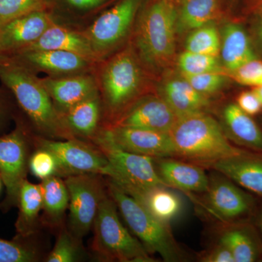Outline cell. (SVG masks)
I'll list each match as a JSON object with an SVG mask.
<instances>
[{"label":"cell","instance_id":"1","mask_svg":"<svg viewBox=\"0 0 262 262\" xmlns=\"http://www.w3.org/2000/svg\"><path fill=\"white\" fill-rule=\"evenodd\" d=\"M0 81L14 98L34 134L52 139H74L37 74L1 57Z\"/></svg>","mask_w":262,"mask_h":262},{"label":"cell","instance_id":"2","mask_svg":"<svg viewBox=\"0 0 262 262\" xmlns=\"http://www.w3.org/2000/svg\"><path fill=\"white\" fill-rule=\"evenodd\" d=\"M94 74L102 103L103 126H106L142 97V65L130 45L98 61Z\"/></svg>","mask_w":262,"mask_h":262},{"label":"cell","instance_id":"3","mask_svg":"<svg viewBox=\"0 0 262 262\" xmlns=\"http://www.w3.org/2000/svg\"><path fill=\"white\" fill-rule=\"evenodd\" d=\"M169 134L176 158L201 166L244 151L231 144L222 125L206 113L180 117Z\"/></svg>","mask_w":262,"mask_h":262},{"label":"cell","instance_id":"4","mask_svg":"<svg viewBox=\"0 0 262 262\" xmlns=\"http://www.w3.org/2000/svg\"><path fill=\"white\" fill-rule=\"evenodd\" d=\"M178 13L169 0H159L138 13L130 45L141 65L163 68L173 58Z\"/></svg>","mask_w":262,"mask_h":262},{"label":"cell","instance_id":"5","mask_svg":"<svg viewBox=\"0 0 262 262\" xmlns=\"http://www.w3.org/2000/svg\"><path fill=\"white\" fill-rule=\"evenodd\" d=\"M107 189L129 229L150 253L163 261H187V254L176 241L168 223L151 215L139 201L108 179Z\"/></svg>","mask_w":262,"mask_h":262},{"label":"cell","instance_id":"6","mask_svg":"<svg viewBox=\"0 0 262 262\" xmlns=\"http://www.w3.org/2000/svg\"><path fill=\"white\" fill-rule=\"evenodd\" d=\"M118 208L107 192L100 204L93 230L91 249L103 261L154 262L155 258L122 224Z\"/></svg>","mask_w":262,"mask_h":262},{"label":"cell","instance_id":"7","mask_svg":"<svg viewBox=\"0 0 262 262\" xmlns=\"http://www.w3.org/2000/svg\"><path fill=\"white\" fill-rule=\"evenodd\" d=\"M13 121V130L0 135V177L6 190V195L0 203L3 213L17 207L20 187L27 179L29 159L34 149V132L19 108Z\"/></svg>","mask_w":262,"mask_h":262},{"label":"cell","instance_id":"8","mask_svg":"<svg viewBox=\"0 0 262 262\" xmlns=\"http://www.w3.org/2000/svg\"><path fill=\"white\" fill-rule=\"evenodd\" d=\"M91 142L102 151L113 168V177L108 179L125 192L157 186L169 187L157 171L154 158L119 147L103 127Z\"/></svg>","mask_w":262,"mask_h":262},{"label":"cell","instance_id":"9","mask_svg":"<svg viewBox=\"0 0 262 262\" xmlns=\"http://www.w3.org/2000/svg\"><path fill=\"white\" fill-rule=\"evenodd\" d=\"M34 148L49 150L56 156L62 178L79 174H98L113 177V168L105 155L93 143L74 138L52 139L33 134Z\"/></svg>","mask_w":262,"mask_h":262},{"label":"cell","instance_id":"10","mask_svg":"<svg viewBox=\"0 0 262 262\" xmlns=\"http://www.w3.org/2000/svg\"><path fill=\"white\" fill-rule=\"evenodd\" d=\"M104 177L98 174H79L65 177L70 195L67 228L82 239L93 229L98 208L107 192Z\"/></svg>","mask_w":262,"mask_h":262},{"label":"cell","instance_id":"11","mask_svg":"<svg viewBox=\"0 0 262 262\" xmlns=\"http://www.w3.org/2000/svg\"><path fill=\"white\" fill-rule=\"evenodd\" d=\"M143 0H120L83 30L99 61L122 44L135 23Z\"/></svg>","mask_w":262,"mask_h":262},{"label":"cell","instance_id":"12","mask_svg":"<svg viewBox=\"0 0 262 262\" xmlns=\"http://www.w3.org/2000/svg\"><path fill=\"white\" fill-rule=\"evenodd\" d=\"M210 178L204 206L210 214L225 224L237 223L252 211V196L225 176Z\"/></svg>","mask_w":262,"mask_h":262},{"label":"cell","instance_id":"13","mask_svg":"<svg viewBox=\"0 0 262 262\" xmlns=\"http://www.w3.org/2000/svg\"><path fill=\"white\" fill-rule=\"evenodd\" d=\"M7 58L37 75L42 72L53 77L94 72L98 62L71 52L53 50L19 52Z\"/></svg>","mask_w":262,"mask_h":262},{"label":"cell","instance_id":"14","mask_svg":"<svg viewBox=\"0 0 262 262\" xmlns=\"http://www.w3.org/2000/svg\"><path fill=\"white\" fill-rule=\"evenodd\" d=\"M58 22L49 8L31 12L0 25V57H9L35 42Z\"/></svg>","mask_w":262,"mask_h":262},{"label":"cell","instance_id":"15","mask_svg":"<svg viewBox=\"0 0 262 262\" xmlns=\"http://www.w3.org/2000/svg\"><path fill=\"white\" fill-rule=\"evenodd\" d=\"M103 127L111 140L122 149L152 158H176L169 133L134 127Z\"/></svg>","mask_w":262,"mask_h":262},{"label":"cell","instance_id":"16","mask_svg":"<svg viewBox=\"0 0 262 262\" xmlns=\"http://www.w3.org/2000/svg\"><path fill=\"white\" fill-rule=\"evenodd\" d=\"M179 117L162 97L142 96L106 126L139 127L169 133Z\"/></svg>","mask_w":262,"mask_h":262},{"label":"cell","instance_id":"17","mask_svg":"<svg viewBox=\"0 0 262 262\" xmlns=\"http://www.w3.org/2000/svg\"><path fill=\"white\" fill-rule=\"evenodd\" d=\"M40 80L59 114L98 93L94 72Z\"/></svg>","mask_w":262,"mask_h":262},{"label":"cell","instance_id":"18","mask_svg":"<svg viewBox=\"0 0 262 262\" xmlns=\"http://www.w3.org/2000/svg\"><path fill=\"white\" fill-rule=\"evenodd\" d=\"M160 178L169 187L186 193H206L209 186L208 177L201 165L179 158H154Z\"/></svg>","mask_w":262,"mask_h":262},{"label":"cell","instance_id":"19","mask_svg":"<svg viewBox=\"0 0 262 262\" xmlns=\"http://www.w3.org/2000/svg\"><path fill=\"white\" fill-rule=\"evenodd\" d=\"M208 168L232 180L250 192L262 196V153L243 151L211 164Z\"/></svg>","mask_w":262,"mask_h":262},{"label":"cell","instance_id":"20","mask_svg":"<svg viewBox=\"0 0 262 262\" xmlns=\"http://www.w3.org/2000/svg\"><path fill=\"white\" fill-rule=\"evenodd\" d=\"M74 138L91 142L103 127L102 103L99 93L59 114Z\"/></svg>","mask_w":262,"mask_h":262},{"label":"cell","instance_id":"21","mask_svg":"<svg viewBox=\"0 0 262 262\" xmlns=\"http://www.w3.org/2000/svg\"><path fill=\"white\" fill-rule=\"evenodd\" d=\"M41 50L71 52L92 61H99L83 31L76 30L59 22L52 25L37 40L19 52Z\"/></svg>","mask_w":262,"mask_h":262},{"label":"cell","instance_id":"22","mask_svg":"<svg viewBox=\"0 0 262 262\" xmlns=\"http://www.w3.org/2000/svg\"><path fill=\"white\" fill-rule=\"evenodd\" d=\"M39 184L42 194L41 225L58 231L65 225L66 213L70 203L64 179L61 177H52L41 181Z\"/></svg>","mask_w":262,"mask_h":262},{"label":"cell","instance_id":"23","mask_svg":"<svg viewBox=\"0 0 262 262\" xmlns=\"http://www.w3.org/2000/svg\"><path fill=\"white\" fill-rule=\"evenodd\" d=\"M18 216L15 221V235L30 237L37 235L42 227L40 212L42 208V194L40 184L25 180L19 192Z\"/></svg>","mask_w":262,"mask_h":262},{"label":"cell","instance_id":"24","mask_svg":"<svg viewBox=\"0 0 262 262\" xmlns=\"http://www.w3.org/2000/svg\"><path fill=\"white\" fill-rule=\"evenodd\" d=\"M226 136L236 144L262 153V131L250 115L234 103L223 111Z\"/></svg>","mask_w":262,"mask_h":262},{"label":"cell","instance_id":"25","mask_svg":"<svg viewBox=\"0 0 262 262\" xmlns=\"http://www.w3.org/2000/svg\"><path fill=\"white\" fill-rule=\"evenodd\" d=\"M179 118L205 113L209 101L205 95L193 89L185 79L167 81L161 89V96Z\"/></svg>","mask_w":262,"mask_h":262},{"label":"cell","instance_id":"26","mask_svg":"<svg viewBox=\"0 0 262 262\" xmlns=\"http://www.w3.org/2000/svg\"><path fill=\"white\" fill-rule=\"evenodd\" d=\"M218 241L228 248L235 262H254L261 256V248L252 230L241 224H225L219 232Z\"/></svg>","mask_w":262,"mask_h":262},{"label":"cell","instance_id":"27","mask_svg":"<svg viewBox=\"0 0 262 262\" xmlns=\"http://www.w3.org/2000/svg\"><path fill=\"white\" fill-rule=\"evenodd\" d=\"M170 189L157 186L126 193L139 201L151 215L168 223L180 213L182 207L180 198Z\"/></svg>","mask_w":262,"mask_h":262},{"label":"cell","instance_id":"28","mask_svg":"<svg viewBox=\"0 0 262 262\" xmlns=\"http://www.w3.org/2000/svg\"><path fill=\"white\" fill-rule=\"evenodd\" d=\"M220 52L224 67L229 72L256 59L249 38L238 24H229L226 26L221 41Z\"/></svg>","mask_w":262,"mask_h":262},{"label":"cell","instance_id":"29","mask_svg":"<svg viewBox=\"0 0 262 262\" xmlns=\"http://www.w3.org/2000/svg\"><path fill=\"white\" fill-rule=\"evenodd\" d=\"M219 0H184L177 17V32L194 30L215 18Z\"/></svg>","mask_w":262,"mask_h":262},{"label":"cell","instance_id":"30","mask_svg":"<svg viewBox=\"0 0 262 262\" xmlns=\"http://www.w3.org/2000/svg\"><path fill=\"white\" fill-rule=\"evenodd\" d=\"M36 236L21 237L15 235L10 241L0 238V262L41 261L43 254L36 242Z\"/></svg>","mask_w":262,"mask_h":262},{"label":"cell","instance_id":"31","mask_svg":"<svg viewBox=\"0 0 262 262\" xmlns=\"http://www.w3.org/2000/svg\"><path fill=\"white\" fill-rule=\"evenodd\" d=\"M87 258L82 239L70 233L64 225L58 231L54 247L45 258L47 262H77Z\"/></svg>","mask_w":262,"mask_h":262},{"label":"cell","instance_id":"32","mask_svg":"<svg viewBox=\"0 0 262 262\" xmlns=\"http://www.w3.org/2000/svg\"><path fill=\"white\" fill-rule=\"evenodd\" d=\"M221 39L214 27L204 26L194 29L186 41V51L217 57L220 53Z\"/></svg>","mask_w":262,"mask_h":262},{"label":"cell","instance_id":"33","mask_svg":"<svg viewBox=\"0 0 262 262\" xmlns=\"http://www.w3.org/2000/svg\"><path fill=\"white\" fill-rule=\"evenodd\" d=\"M179 67L182 75H198L208 72H223L217 57L184 51L179 56Z\"/></svg>","mask_w":262,"mask_h":262},{"label":"cell","instance_id":"34","mask_svg":"<svg viewBox=\"0 0 262 262\" xmlns=\"http://www.w3.org/2000/svg\"><path fill=\"white\" fill-rule=\"evenodd\" d=\"M29 168L31 173L41 181L52 177H62L56 156L49 150L42 148H34L29 159Z\"/></svg>","mask_w":262,"mask_h":262},{"label":"cell","instance_id":"35","mask_svg":"<svg viewBox=\"0 0 262 262\" xmlns=\"http://www.w3.org/2000/svg\"><path fill=\"white\" fill-rule=\"evenodd\" d=\"M51 0H0V25L35 10L49 8Z\"/></svg>","mask_w":262,"mask_h":262},{"label":"cell","instance_id":"36","mask_svg":"<svg viewBox=\"0 0 262 262\" xmlns=\"http://www.w3.org/2000/svg\"><path fill=\"white\" fill-rule=\"evenodd\" d=\"M183 78L201 94H211L220 91L226 82V77L220 72H208L198 75H182Z\"/></svg>","mask_w":262,"mask_h":262},{"label":"cell","instance_id":"37","mask_svg":"<svg viewBox=\"0 0 262 262\" xmlns=\"http://www.w3.org/2000/svg\"><path fill=\"white\" fill-rule=\"evenodd\" d=\"M232 77L244 85H262V61L253 59L241 66L237 70L232 71Z\"/></svg>","mask_w":262,"mask_h":262},{"label":"cell","instance_id":"38","mask_svg":"<svg viewBox=\"0 0 262 262\" xmlns=\"http://www.w3.org/2000/svg\"><path fill=\"white\" fill-rule=\"evenodd\" d=\"M18 108L13 96L5 87L0 88V135L14 120Z\"/></svg>","mask_w":262,"mask_h":262},{"label":"cell","instance_id":"39","mask_svg":"<svg viewBox=\"0 0 262 262\" xmlns=\"http://www.w3.org/2000/svg\"><path fill=\"white\" fill-rule=\"evenodd\" d=\"M200 261L203 262H235L230 251L225 245L217 241L216 244L202 253Z\"/></svg>","mask_w":262,"mask_h":262},{"label":"cell","instance_id":"40","mask_svg":"<svg viewBox=\"0 0 262 262\" xmlns=\"http://www.w3.org/2000/svg\"><path fill=\"white\" fill-rule=\"evenodd\" d=\"M107 0H61L67 9L75 13H88L99 9Z\"/></svg>","mask_w":262,"mask_h":262},{"label":"cell","instance_id":"41","mask_svg":"<svg viewBox=\"0 0 262 262\" xmlns=\"http://www.w3.org/2000/svg\"><path fill=\"white\" fill-rule=\"evenodd\" d=\"M237 105L250 116L257 115L262 108L261 102L253 91H244L239 94L237 98Z\"/></svg>","mask_w":262,"mask_h":262},{"label":"cell","instance_id":"42","mask_svg":"<svg viewBox=\"0 0 262 262\" xmlns=\"http://www.w3.org/2000/svg\"><path fill=\"white\" fill-rule=\"evenodd\" d=\"M253 92L257 96L262 105V85L253 88Z\"/></svg>","mask_w":262,"mask_h":262},{"label":"cell","instance_id":"43","mask_svg":"<svg viewBox=\"0 0 262 262\" xmlns=\"http://www.w3.org/2000/svg\"><path fill=\"white\" fill-rule=\"evenodd\" d=\"M258 38H259L260 42H261L262 46V19L261 21H260L259 25H258Z\"/></svg>","mask_w":262,"mask_h":262},{"label":"cell","instance_id":"44","mask_svg":"<svg viewBox=\"0 0 262 262\" xmlns=\"http://www.w3.org/2000/svg\"><path fill=\"white\" fill-rule=\"evenodd\" d=\"M259 226L260 229H261V232L262 234V206L261 207V210H260L259 213Z\"/></svg>","mask_w":262,"mask_h":262},{"label":"cell","instance_id":"45","mask_svg":"<svg viewBox=\"0 0 262 262\" xmlns=\"http://www.w3.org/2000/svg\"><path fill=\"white\" fill-rule=\"evenodd\" d=\"M3 180H2L1 177H0V192H1L2 185H3Z\"/></svg>","mask_w":262,"mask_h":262},{"label":"cell","instance_id":"46","mask_svg":"<svg viewBox=\"0 0 262 262\" xmlns=\"http://www.w3.org/2000/svg\"><path fill=\"white\" fill-rule=\"evenodd\" d=\"M0 58H1V57H0Z\"/></svg>","mask_w":262,"mask_h":262}]
</instances>
